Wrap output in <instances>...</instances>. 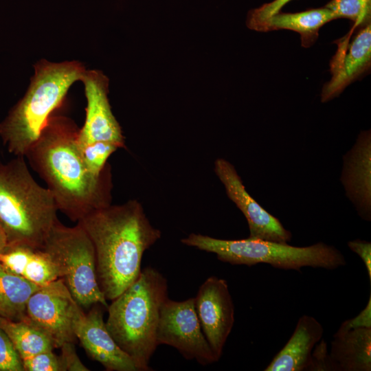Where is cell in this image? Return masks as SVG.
I'll return each mask as SVG.
<instances>
[{"label": "cell", "instance_id": "5b68a950", "mask_svg": "<svg viewBox=\"0 0 371 371\" xmlns=\"http://www.w3.org/2000/svg\"><path fill=\"white\" fill-rule=\"evenodd\" d=\"M25 157L0 164V222L8 245L41 249L58 221L51 192L30 174Z\"/></svg>", "mask_w": 371, "mask_h": 371}, {"label": "cell", "instance_id": "30bf717a", "mask_svg": "<svg viewBox=\"0 0 371 371\" xmlns=\"http://www.w3.org/2000/svg\"><path fill=\"white\" fill-rule=\"evenodd\" d=\"M194 306L203 333L218 361L235 321L227 281L214 276L207 278L194 297Z\"/></svg>", "mask_w": 371, "mask_h": 371}, {"label": "cell", "instance_id": "9a60e30c", "mask_svg": "<svg viewBox=\"0 0 371 371\" xmlns=\"http://www.w3.org/2000/svg\"><path fill=\"white\" fill-rule=\"evenodd\" d=\"M340 181L346 196L359 216L371 220V133L361 131L352 148L343 157Z\"/></svg>", "mask_w": 371, "mask_h": 371}, {"label": "cell", "instance_id": "8992f818", "mask_svg": "<svg viewBox=\"0 0 371 371\" xmlns=\"http://www.w3.org/2000/svg\"><path fill=\"white\" fill-rule=\"evenodd\" d=\"M181 243L213 253L218 260L231 265L253 266L263 263L280 269L296 271L304 267L334 270L346 265V258L339 249L322 242L295 247L249 237L225 240L191 233Z\"/></svg>", "mask_w": 371, "mask_h": 371}, {"label": "cell", "instance_id": "1f68e13d", "mask_svg": "<svg viewBox=\"0 0 371 371\" xmlns=\"http://www.w3.org/2000/svg\"><path fill=\"white\" fill-rule=\"evenodd\" d=\"M364 5L369 10H371V0H362Z\"/></svg>", "mask_w": 371, "mask_h": 371}, {"label": "cell", "instance_id": "7c38bea8", "mask_svg": "<svg viewBox=\"0 0 371 371\" xmlns=\"http://www.w3.org/2000/svg\"><path fill=\"white\" fill-rule=\"evenodd\" d=\"M214 170L228 198L246 218L249 238L282 243H288L291 240V232L247 192L236 168L229 161L218 158L214 161Z\"/></svg>", "mask_w": 371, "mask_h": 371}, {"label": "cell", "instance_id": "44dd1931", "mask_svg": "<svg viewBox=\"0 0 371 371\" xmlns=\"http://www.w3.org/2000/svg\"><path fill=\"white\" fill-rule=\"evenodd\" d=\"M0 328L6 333L21 360L54 349L52 341L27 320L13 321L0 316Z\"/></svg>", "mask_w": 371, "mask_h": 371}, {"label": "cell", "instance_id": "277c9868", "mask_svg": "<svg viewBox=\"0 0 371 371\" xmlns=\"http://www.w3.org/2000/svg\"><path fill=\"white\" fill-rule=\"evenodd\" d=\"M86 69L78 61L38 62L25 95L0 124V137L10 153L25 157Z\"/></svg>", "mask_w": 371, "mask_h": 371}, {"label": "cell", "instance_id": "3957f363", "mask_svg": "<svg viewBox=\"0 0 371 371\" xmlns=\"http://www.w3.org/2000/svg\"><path fill=\"white\" fill-rule=\"evenodd\" d=\"M167 298L166 278L157 269L148 267L108 306L107 330L139 371L152 370L149 362L158 346L156 333L160 309Z\"/></svg>", "mask_w": 371, "mask_h": 371}, {"label": "cell", "instance_id": "603a6c76", "mask_svg": "<svg viewBox=\"0 0 371 371\" xmlns=\"http://www.w3.org/2000/svg\"><path fill=\"white\" fill-rule=\"evenodd\" d=\"M325 7L333 13L336 19H348L355 23V27L368 23L370 19V10L364 5L362 0H331Z\"/></svg>", "mask_w": 371, "mask_h": 371}, {"label": "cell", "instance_id": "d4e9b609", "mask_svg": "<svg viewBox=\"0 0 371 371\" xmlns=\"http://www.w3.org/2000/svg\"><path fill=\"white\" fill-rule=\"evenodd\" d=\"M0 371H23L19 354L6 333L1 328Z\"/></svg>", "mask_w": 371, "mask_h": 371}, {"label": "cell", "instance_id": "7a4b0ae2", "mask_svg": "<svg viewBox=\"0 0 371 371\" xmlns=\"http://www.w3.org/2000/svg\"><path fill=\"white\" fill-rule=\"evenodd\" d=\"M77 223L93 243L99 286L111 301L137 280L144 253L161 236L135 199L93 210Z\"/></svg>", "mask_w": 371, "mask_h": 371}, {"label": "cell", "instance_id": "5bb4252c", "mask_svg": "<svg viewBox=\"0 0 371 371\" xmlns=\"http://www.w3.org/2000/svg\"><path fill=\"white\" fill-rule=\"evenodd\" d=\"M78 322L76 335L87 354L108 371H139L133 359L124 352L109 333L100 304H95Z\"/></svg>", "mask_w": 371, "mask_h": 371}, {"label": "cell", "instance_id": "6da1fadb", "mask_svg": "<svg viewBox=\"0 0 371 371\" xmlns=\"http://www.w3.org/2000/svg\"><path fill=\"white\" fill-rule=\"evenodd\" d=\"M79 129L71 119L53 115L25 155L58 210L75 222L110 205L112 188L109 164L100 176L87 168L78 145Z\"/></svg>", "mask_w": 371, "mask_h": 371}, {"label": "cell", "instance_id": "4316f807", "mask_svg": "<svg viewBox=\"0 0 371 371\" xmlns=\"http://www.w3.org/2000/svg\"><path fill=\"white\" fill-rule=\"evenodd\" d=\"M59 355L63 371H89L79 359L75 348V343L67 342L60 348Z\"/></svg>", "mask_w": 371, "mask_h": 371}, {"label": "cell", "instance_id": "2e32d148", "mask_svg": "<svg viewBox=\"0 0 371 371\" xmlns=\"http://www.w3.org/2000/svg\"><path fill=\"white\" fill-rule=\"evenodd\" d=\"M324 330L314 317L303 315L284 346L273 357L265 371H308L314 347Z\"/></svg>", "mask_w": 371, "mask_h": 371}, {"label": "cell", "instance_id": "e0dca14e", "mask_svg": "<svg viewBox=\"0 0 371 371\" xmlns=\"http://www.w3.org/2000/svg\"><path fill=\"white\" fill-rule=\"evenodd\" d=\"M0 263L12 273L40 286L59 278L56 265L42 249L8 245L0 255Z\"/></svg>", "mask_w": 371, "mask_h": 371}, {"label": "cell", "instance_id": "cb8c5ba5", "mask_svg": "<svg viewBox=\"0 0 371 371\" xmlns=\"http://www.w3.org/2000/svg\"><path fill=\"white\" fill-rule=\"evenodd\" d=\"M23 371H63L59 356L45 350L21 359Z\"/></svg>", "mask_w": 371, "mask_h": 371}, {"label": "cell", "instance_id": "8fae6325", "mask_svg": "<svg viewBox=\"0 0 371 371\" xmlns=\"http://www.w3.org/2000/svg\"><path fill=\"white\" fill-rule=\"evenodd\" d=\"M80 80L85 87L87 107L85 123L78 132V144L107 142L124 148V137L108 98V78L100 70L86 69Z\"/></svg>", "mask_w": 371, "mask_h": 371}, {"label": "cell", "instance_id": "7402d4cb", "mask_svg": "<svg viewBox=\"0 0 371 371\" xmlns=\"http://www.w3.org/2000/svg\"><path fill=\"white\" fill-rule=\"evenodd\" d=\"M78 148L87 168L95 176L102 175L108 166L109 157L120 148L117 145L107 142L78 145Z\"/></svg>", "mask_w": 371, "mask_h": 371}, {"label": "cell", "instance_id": "4dcf8cb0", "mask_svg": "<svg viewBox=\"0 0 371 371\" xmlns=\"http://www.w3.org/2000/svg\"><path fill=\"white\" fill-rule=\"evenodd\" d=\"M7 246L8 240L6 235L0 222V255L3 253Z\"/></svg>", "mask_w": 371, "mask_h": 371}, {"label": "cell", "instance_id": "4fadbf2b", "mask_svg": "<svg viewBox=\"0 0 371 371\" xmlns=\"http://www.w3.org/2000/svg\"><path fill=\"white\" fill-rule=\"evenodd\" d=\"M338 48L330 63V80L322 90L321 100L328 102L338 96L350 83L370 67L371 25L368 23L350 40L344 36L337 41Z\"/></svg>", "mask_w": 371, "mask_h": 371}, {"label": "cell", "instance_id": "ba28073f", "mask_svg": "<svg viewBox=\"0 0 371 371\" xmlns=\"http://www.w3.org/2000/svg\"><path fill=\"white\" fill-rule=\"evenodd\" d=\"M85 315L60 278L41 286L30 297L26 306V320L43 333L54 348L76 342V328Z\"/></svg>", "mask_w": 371, "mask_h": 371}, {"label": "cell", "instance_id": "484cf974", "mask_svg": "<svg viewBox=\"0 0 371 371\" xmlns=\"http://www.w3.org/2000/svg\"><path fill=\"white\" fill-rule=\"evenodd\" d=\"M292 0H273L249 11L247 17V26L251 30L271 16L280 12L282 7Z\"/></svg>", "mask_w": 371, "mask_h": 371}, {"label": "cell", "instance_id": "52a82bcc", "mask_svg": "<svg viewBox=\"0 0 371 371\" xmlns=\"http://www.w3.org/2000/svg\"><path fill=\"white\" fill-rule=\"evenodd\" d=\"M56 265L59 278L76 301L84 308L108 304L98 282L95 250L83 228L67 227L58 221L43 247Z\"/></svg>", "mask_w": 371, "mask_h": 371}, {"label": "cell", "instance_id": "83f0119b", "mask_svg": "<svg viewBox=\"0 0 371 371\" xmlns=\"http://www.w3.org/2000/svg\"><path fill=\"white\" fill-rule=\"evenodd\" d=\"M359 328H371V294L365 308L356 317L345 320L334 335H340L350 330Z\"/></svg>", "mask_w": 371, "mask_h": 371}, {"label": "cell", "instance_id": "ffe728a7", "mask_svg": "<svg viewBox=\"0 0 371 371\" xmlns=\"http://www.w3.org/2000/svg\"><path fill=\"white\" fill-rule=\"evenodd\" d=\"M40 287L0 263V316L13 321L25 320L27 302Z\"/></svg>", "mask_w": 371, "mask_h": 371}, {"label": "cell", "instance_id": "ac0fdd59", "mask_svg": "<svg viewBox=\"0 0 371 371\" xmlns=\"http://www.w3.org/2000/svg\"><path fill=\"white\" fill-rule=\"evenodd\" d=\"M329 357L333 371L371 370V328L333 335Z\"/></svg>", "mask_w": 371, "mask_h": 371}, {"label": "cell", "instance_id": "f546056e", "mask_svg": "<svg viewBox=\"0 0 371 371\" xmlns=\"http://www.w3.org/2000/svg\"><path fill=\"white\" fill-rule=\"evenodd\" d=\"M349 249L357 254L363 260L371 282V243L369 241L356 239L348 243Z\"/></svg>", "mask_w": 371, "mask_h": 371}, {"label": "cell", "instance_id": "f1b7e54d", "mask_svg": "<svg viewBox=\"0 0 371 371\" xmlns=\"http://www.w3.org/2000/svg\"><path fill=\"white\" fill-rule=\"evenodd\" d=\"M308 371H333L326 343L320 340L312 352L311 362Z\"/></svg>", "mask_w": 371, "mask_h": 371}, {"label": "cell", "instance_id": "9c48e42d", "mask_svg": "<svg viewBox=\"0 0 371 371\" xmlns=\"http://www.w3.org/2000/svg\"><path fill=\"white\" fill-rule=\"evenodd\" d=\"M157 346L165 344L177 349L186 359L203 366L218 361L203 333L194 297L175 301L168 297L163 303L156 333Z\"/></svg>", "mask_w": 371, "mask_h": 371}, {"label": "cell", "instance_id": "d6986e66", "mask_svg": "<svg viewBox=\"0 0 371 371\" xmlns=\"http://www.w3.org/2000/svg\"><path fill=\"white\" fill-rule=\"evenodd\" d=\"M334 19L335 15L326 7L295 13L279 12L258 24L254 30H293L300 34L302 45L309 47L317 40L319 29Z\"/></svg>", "mask_w": 371, "mask_h": 371}]
</instances>
